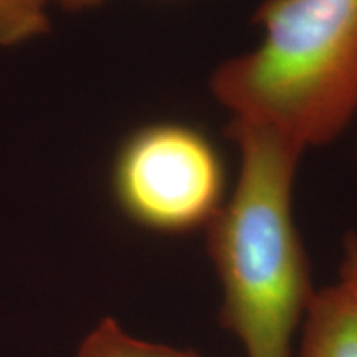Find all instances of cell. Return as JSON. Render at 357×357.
Returning a JSON list of instances; mask_svg holds the SVG:
<instances>
[{
    "label": "cell",
    "mask_w": 357,
    "mask_h": 357,
    "mask_svg": "<svg viewBox=\"0 0 357 357\" xmlns=\"http://www.w3.org/2000/svg\"><path fill=\"white\" fill-rule=\"evenodd\" d=\"M227 134L238 147V177L205 229L222 287L220 323L247 357H291L294 333L316 291L293 213L305 149L271 129L234 119Z\"/></svg>",
    "instance_id": "1"
},
{
    "label": "cell",
    "mask_w": 357,
    "mask_h": 357,
    "mask_svg": "<svg viewBox=\"0 0 357 357\" xmlns=\"http://www.w3.org/2000/svg\"><path fill=\"white\" fill-rule=\"evenodd\" d=\"M301 357H357V305L339 283L312 294Z\"/></svg>",
    "instance_id": "4"
},
{
    "label": "cell",
    "mask_w": 357,
    "mask_h": 357,
    "mask_svg": "<svg viewBox=\"0 0 357 357\" xmlns=\"http://www.w3.org/2000/svg\"><path fill=\"white\" fill-rule=\"evenodd\" d=\"M253 24L260 43L215 70V100L301 149L337 139L357 113V0H261Z\"/></svg>",
    "instance_id": "2"
},
{
    "label": "cell",
    "mask_w": 357,
    "mask_h": 357,
    "mask_svg": "<svg viewBox=\"0 0 357 357\" xmlns=\"http://www.w3.org/2000/svg\"><path fill=\"white\" fill-rule=\"evenodd\" d=\"M63 10L68 12H84L91 10L105 3V0H55Z\"/></svg>",
    "instance_id": "8"
},
{
    "label": "cell",
    "mask_w": 357,
    "mask_h": 357,
    "mask_svg": "<svg viewBox=\"0 0 357 357\" xmlns=\"http://www.w3.org/2000/svg\"><path fill=\"white\" fill-rule=\"evenodd\" d=\"M109 184L129 220L164 235L207 229L227 199L222 153L204 131L178 121L132 129L116 149Z\"/></svg>",
    "instance_id": "3"
},
{
    "label": "cell",
    "mask_w": 357,
    "mask_h": 357,
    "mask_svg": "<svg viewBox=\"0 0 357 357\" xmlns=\"http://www.w3.org/2000/svg\"><path fill=\"white\" fill-rule=\"evenodd\" d=\"M339 284L346 289L347 294L357 305V236L349 235L344 243V257L339 268Z\"/></svg>",
    "instance_id": "7"
},
{
    "label": "cell",
    "mask_w": 357,
    "mask_h": 357,
    "mask_svg": "<svg viewBox=\"0 0 357 357\" xmlns=\"http://www.w3.org/2000/svg\"><path fill=\"white\" fill-rule=\"evenodd\" d=\"M48 29V0H0V47L29 42Z\"/></svg>",
    "instance_id": "6"
},
{
    "label": "cell",
    "mask_w": 357,
    "mask_h": 357,
    "mask_svg": "<svg viewBox=\"0 0 357 357\" xmlns=\"http://www.w3.org/2000/svg\"><path fill=\"white\" fill-rule=\"evenodd\" d=\"M77 357H200L195 352L142 341L105 318L83 339Z\"/></svg>",
    "instance_id": "5"
}]
</instances>
